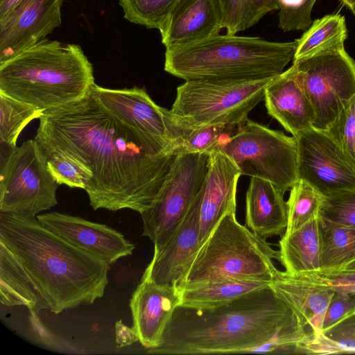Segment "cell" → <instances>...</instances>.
Instances as JSON below:
<instances>
[{"label":"cell","mask_w":355,"mask_h":355,"mask_svg":"<svg viewBox=\"0 0 355 355\" xmlns=\"http://www.w3.org/2000/svg\"><path fill=\"white\" fill-rule=\"evenodd\" d=\"M39 119L35 139L42 148L72 157L92 173L85 191L94 210L142 214L156 199L177 156L169 143L127 126L91 93Z\"/></svg>","instance_id":"obj_1"},{"label":"cell","mask_w":355,"mask_h":355,"mask_svg":"<svg viewBox=\"0 0 355 355\" xmlns=\"http://www.w3.org/2000/svg\"><path fill=\"white\" fill-rule=\"evenodd\" d=\"M299 322H303L269 286L211 309L178 306L159 345L147 352L249 353Z\"/></svg>","instance_id":"obj_2"},{"label":"cell","mask_w":355,"mask_h":355,"mask_svg":"<svg viewBox=\"0 0 355 355\" xmlns=\"http://www.w3.org/2000/svg\"><path fill=\"white\" fill-rule=\"evenodd\" d=\"M0 241L51 312L91 304L104 295L110 265L66 241L37 218L0 213Z\"/></svg>","instance_id":"obj_3"},{"label":"cell","mask_w":355,"mask_h":355,"mask_svg":"<svg viewBox=\"0 0 355 355\" xmlns=\"http://www.w3.org/2000/svg\"><path fill=\"white\" fill-rule=\"evenodd\" d=\"M94 70L79 45L44 39L0 64V92L44 112L90 94Z\"/></svg>","instance_id":"obj_4"},{"label":"cell","mask_w":355,"mask_h":355,"mask_svg":"<svg viewBox=\"0 0 355 355\" xmlns=\"http://www.w3.org/2000/svg\"><path fill=\"white\" fill-rule=\"evenodd\" d=\"M296 40L275 42L257 37L214 35L166 49L164 71L184 80H260L284 72L294 58Z\"/></svg>","instance_id":"obj_5"},{"label":"cell","mask_w":355,"mask_h":355,"mask_svg":"<svg viewBox=\"0 0 355 355\" xmlns=\"http://www.w3.org/2000/svg\"><path fill=\"white\" fill-rule=\"evenodd\" d=\"M273 259L278 250L228 213L199 248L178 288L223 279L272 282L279 272Z\"/></svg>","instance_id":"obj_6"},{"label":"cell","mask_w":355,"mask_h":355,"mask_svg":"<svg viewBox=\"0 0 355 355\" xmlns=\"http://www.w3.org/2000/svg\"><path fill=\"white\" fill-rule=\"evenodd\" d=\"M273 78L185 80L177 87L170 110L196 125L239 124L263 99L265 88Z\"/></svg>","instance_id":"obj_7"},{"label":"cell","mask_w":355,"mask_h":355,"mask_svg":"<svg viewBox=\"0 0 355 355\" xmlns=\"http://www.w3.org/2000/svg\"><path fill=\"white\" fill-rule=\"evenodd\" d=\"M219 151L234 162L241 175L268 180L284 193L299 180L295 137L249 119Z\"/></svg>","instance_id":"obj_8"},{"label":"cell","mask_w":355,"mask_h":355,"mask_svg":"<svg viewBox=\"0 0 355 355\" xmlns=\"http://www.w3.org/2000/svg\"><path fill=\"white\" fill-rule=\"evenodd\" d=\"M338 43L293 60L314 114L313 126L328 130L355 96V61Z\"/></svg>","instance_id":"obj_9"},{"label":"cell","mask_w":355,"mask_h":355,"mask_svg":"<svg viewBox=\"0 0 355 355\" xmlns=\"http://www.w3.org/2000/svg\"><path fill=\"white\" fill-rule=\"evenodd\" d=\"M58 185L35 139L1 155L0 213L34 218L58 204Z\"/></svg>","instance_id":"obj_10"},{"label":"cell","mask_w":355,"mask_h":355,"mask_svg":"<svg viewBox=\"0 0 355 355\" xmlns=\"http://www.w3.org/2000/svg\"><path fill=\"white\" fill-rule=\"evenodd\" d=\"M209 154L182 153L176 156L156 199L141 214L143 236L161 249L172 237L200 189L208 170Z\"/></svg>","instance_id":"obj_11"},{"label":"cell","mask_w":355,"mask_h":355,"mask_svg":"<svg viewBox=\"0 0 355 355\" xmlns=\"http://www.w3.org/2000/svg\"><path fill=\"white\" fill-rule=\"evenodd\" d=\"M295 137L299 179L324 196L355 189V164L327 131L312 126Z\"/></svg>","instance_id":"obj_12"},{"label":"cell","mask_w":355,"mask_h":355,"mask_svg":"<svg viewBox=\"0 0 355 355\" xmlns=\"http://www.w3.org/2000/svg\"><path fill=\"white\" fill-rule=\"evenodd\" d=\"M62 0H19L0 18V64L37 44L62 23Z\"/></svg>","instance_id":"obj_13"},{"label":"cell","mask_w":355,"mask_h":355,"mask_svg":"<svg viewBox=\"0 0 355 355\" xmlns=\"http://www.w3.org/2000/svg\"><path fill=\"white\" fill-rule=\"evenodd\" d=\"M42 225L109 265L132 254L135 245L119 232L80 217L50 212L37 216Z\"/></svg>","instance_id":"obj_14"},{"label":"cell","mask_w":355,"mask_h":355,"mask_svg":"<svg viewBox=\"0 0 355 355\" xmlns=\"http://www.w3.org/2000/svg\"><path fill=\"white\" fill-rule=\"evenodd\" d=\"M241 172L234 162L219 150L209 154L208 170L196 196L199 207V243L206 241L219 220L235 213L236 187Z\"/></svg>","instance_id":"obj_15"},{"label":"cell","mask_w":355,"mask_h":355,"mask_svg":"<svg viewBox=\"0 0 355 355\" xmlns=\"http://www.w3.org/2000/svg\"><path fill=\"white\" fill-rule=\"evenodd\" d=\"M270 286L311 329L314 338L322 334L326 311L336 294L329 279L319 272L289 275L279 271Z\"/></svg>","instance_id":"obj_16"},{"label":"cell","mask_w":355,"mask_h":355,"mask_svg":"<svg viewBox=\"0 0 355 355\" xmlns=\"http://www.w3.org/2000/svg\"><path fill=\"white\" fill-rule=\"evenodd\" d=\"M199 207L195 198L170 240L146 267L142 277L155 283L178 288L199 248Z\"/></svg>","instance_id":"obj_17"},{"label":"cell","mask_w":355,"mask_h":355,"mask_svg":"<svg viewBox=\"0 0 355 355\" xmlns=\"http://www.w3.org/2000/svg\"><path fill=\"white\" fill-rule=\"evenodd\" d=\"M180 304L178 288L159 285L141 277L132 295L130 308L132 327L142 346L157 347L174 310Z\"/></svg>","instance_id":"obj_18"},{"label":"cell","mask_w":355,"mask_h":355,"mask_svg":"<svg viewBox=\"0 0 355 355\" xmlns=\"http://www.w3.org/2000/svg\"><path fill=\"white\" fill-rule=\"evenodd\" d=\"M92 95L110 114L127 126L168 142L164 107L157 105L144 87L105 88L95 84Z\"/></svg>","instance_id":"obj_19"},{"label":"cell","mask_w":355,"mask_h":355,"mask_svg":"<svg viewBox=\"0 0 355 355\" xmlns=\"http://www.w3.org/2000/svg\"><path fill=\"white\" fill-rule=\"evenodd\" d=\"M222 13L217 0H178L159 29L166 49L219 34Z\"/></svg>","instance_id":"obj_20"},{"label":"cell","mask_w":355,"mask_h":355,"mask_svg":"<svg viewBox=\"0 0 355 355\" xmlns=\"http://www.w3.org/2000/svg\"><path fill=\"white\" fill-rule=\"evenodd\" d=\"M263 100L268 114L293 137L313 126V111L293 64L269 82Z\"/></svg>","instance_id":"obj_21"},{"label":"cell","mask_w":355,"mask_h":355,"mask_svg":"<svg viewBox=\"0 0 355 355\" xmlns=\"http://www.w3.org/2000/svg\"><path fill=\"white\" fill-rule=\"evenodd\" d=\"M245 224L264 239L282 236L287 226L284 193L268 180L250 177L245 196Z\"/></svg>","instance_id":"obj_22"},{"label":"cell","mask_w":355,"mask_h":355,"mask_svg":"<svg viewBox=\"0 0 355 355\" xmlns=\"http://www.w3.org/2000/svg\"><path fill=\"white\" fill-rule=\"evenodd\" d=\"M166 139L174 155L189 153H211L219 150L235 134L239 124L196 125L164 108Z\"/></svg>","instance_id":"obj_23"},{"label":"cell","mask_w":355,"mask_h":355,"mask_svg":"<svg viewBox=\"0 0 355 355\" xmlns=\"http://www.w3.org/2000/svg\"><path fill=\"white\" fill-rule=\"evenodd\" d=\"M320 214L279 241L278 261L289 275L320 272Z\"/></svg>","instance_id":"obj_24"},{"label":"cell","mask_w":355,"mask_h":355,"mask_svg":"<svg viewBox=\"0 0 355 355\" xmlns=\"http://www.w3.org/2000/svg\"><path fill=\"white\" fill-rule=\"evenodd\" d=\"M0 302L40 313L47 309L34 284L11 251L0 241Z\"/></svg>","instance_id":"obj_25"},{"label":"cell","mask_w":355,"mask_h":355,"mask_svg":"<svg viewBox=\"0 0 355 355\" xmlns=\"http://www.w3.org/2000/svg\"><path fill=\"white\" fill-rule=\"evenodd\" d=\"M271 282L223 279L180 289L179 306L211 309L229 303L250 292L270 286Z\"/></svg>","instance_id":"obj_26"},{"label":"cell","mask_w":355,"mask_h":355,"mask_svg":"<svg viewBox=\"0 0 355 355\" xmlns=\"http://www.w3.org/2000/svg\"><path fill=\"white\" fill-rule=\"evenodd\" d=\"M321 250L320 272L336 274L355 260V227L320 218Z\"/></svg>","instance_id":"obj_27"},{"label":"cell","mask_w":355,"mask_h":355,"mask_svg":"<svg viewBox=\"0 0 355 355\" xmlns=\"http://www.w3.org/2000/svg\"><path fill=\"white\" fill-rule=\"evenodd\" d=\"M347 37L345 18L340 14L315 19L299 39L293 60L308 56L320 49L345 43Z\"/></svg>","instance_id":"obj_28"},{"label":"cell","mask_w":355,"mask_h":355,"mask_svg":"<svg viewBox=\"0 0 355 355\" xmlns=\"http://www.w3.org/2000/svg\"><path fill=\"white\" fill-rule=\"evenodd\" d=\"M44 112L36 106L0 92V142L6 153L17 147L18 137L32 120Z\"/></svg>","instance_id":"obj_29"},{"label":"cell","mask_w":355,"mask_h":355,"mask_svg":"<svg viewBox=\"0 0 355 355\" xmlns=\"http://www.w3.org/2000/svg\"><path fill=\"white\" fill-rule=\"evenodd\" d=\"M324 198L319 191L299 179L290 189L287 204V226L285 232L300 228L320 214Z\"/></svg>","instance_id":"obj_30"},{"label":"cell","mask_w":355,"mask_h":355,"mask_svg":"<svg viewBox=\"0 0 355 355\" xmlns=\"http://www.w3.org/2000/svg\"><path fill=\"white\" fill-rule=\"evenodd\" d=\"M178 0H119L124 18L132 23L159 30Z\"/></svg>","instance_id":"obj_31"},{"label":"cell","mask_w":355,"mask_h":355,"mask_svg":"<svg viewBox=\"0 0 355 355\" xmlns=\"http://www.w3.org/2000/svg\"><path fill=\"white\" fill-rule=\"evenodd\" d=\"M44 151L48 168L59 185L65 184L70 188L85 189L92 179V173L87 168L62 152Z\"/></svg>","instance_id":"obj_32"},{"label":"cell","mask_w":355,"mask_h":355,"mask_svg":"<svg viewBox=\"0 0 355 355\" xmlns=\"http://www.w3.org/2000/svg\"><path fill=\"white\" fill-rule=\"evenodd\" d=\"M320 216L334 223L355 227V189L324 196Z\"/></svg>","instance_id":"obj_33"},{"label":"cell","mask_w":355,"mask_h":355,"mask_svg":"<svg viewBox=\"0 0 355 355\" xmlns=\"http://www.w3.org/2000/svg\"><path fill=\"white\" fill-rule=\"evenodd\" d=\"M327 131L355 164V96Z\"/></svg>","instance_id":"obj_34"},{"label":"cell","mask_w":355,"mask_h":355,"mask_svg":"<svg viewBox=\"0 0 355 355\" xmlns=\"http://www.w3.org/2000/svg\"><path fill=\"white\" fill-rule=\"evenodd\" d=\"M332 354L355 353V310L322 331Z\"/></svg>","instance_id":"obj_35"},{"label":"cell","mask_w":355,"mask_h":355,"mask_svg":"<svg viewBox=\"0 0 355 355\" xmlns=\"http://www.w3.org/2000/svg\"><path fill=\"white\" fill-rule=\"evenodd\" d=\"M317 0H304L303 3L293 10H279V28L284 32L306 31L312 24L311 12Z\"/></svg>","instance_id":"obj_36"},{"label":"cell","mask_w":355,"mask_h":355,"mask_svg":"<svg viewBox=\"0 0 355 355\" xmlns=\"http://www.w3.org/2000/svg\"><path fill=\"white\" fill-rule=\"evenodd\" d=\"M220 6L223 28H226L227 34L236 35L244 31L245 15V0H217Z\"/></svg>","instance_id":"obj_37"},{"label":"cell","mask_w":355,"mask_h":355,"mask_svg":"<svg viewBox=\"0 0 355 355\" xmlns=\"http://www.w3.org/2000/svg\"><path fill=\"white\" fill-rule=\"evenodd\" d=\"M355 310V295L336 293L326 311L322 331Z\"/></svg>","instance_id":"obj_38"},{"label":"cell","mask_w":355,"mask_h":355,"mask_svg":"<svg viewBox=\"0 0 355 355\" xmlns=\"http://www.w3.org/2000/svg\"><path fill=\"white\" fill-rule=\"evenodd\" d=\"M30 311V325L31 329L34 335L35 339L41 344L50 349L55 350H67L69 348L67 347V341H63L62 339L58 337L56 335L51 333L46 327L42 323V321L38 318V313Z\"/></svg>","instance_id":"obj_39"},{"label":"cell","mask_w":355,"mask_h":355,"mask_svg":"<svg viewBox=\"0 0 355 355\" xmlns=\"http://www.w3.org/2000/svg\"><path fill=\"white\" fill-rule=\"evenodd\" d=\"M278 9V0H245V30L259 22L267 13Z\"/></svg>","instance_id":"obj_40"},{"label":"cell","mask_w":355,"mask_h":355,"mask_svg":"<svg viewBox=\"0 0 355 355\" xmlns=\"http://www.w3.org/2000/svg\"><path fill=\"white\" fill-rule=\"evenodd\" d=\"M323 275L334 285L336 293L355 295V272H342Z\"/></svg>","instance_id":"obj_41"},{"label":"cell","mask_w":355,"mask_h":355,"mask_svg":"<svg viewBox=\"0 0 355 355\" xmlns=\"http://www.w3.org/2000/svg\"><path fill=\"white\" fill-rule=\"evenodd\" d=\"M115 337L118 347L131 345L139 341V337L135 328L125 325L121 320L115 323Z\"/></svg>","instance_id":"obj_42"},{"label":"cell","mask_w":355,"mask_h":355,"mask_svg":"<svg viewBox=\"0 0 355 355\" xmlns=\"http://www.w3.org/2000/svg\"><path fill=\"white\" fill-rule=\"evenodd\" d=\"M279 10H293L298 8L304 0H278Z\"/></svg>","instance_id":"obj_43"},{"label":"cell","mask_w":355,"mask_h":355,"mask_svg":"<svg viewBox=\"0 0 355 355\" xmlns=\"http://www.w3.org/2000/svg\"><path fill=\"white\" fill-rule=\"evenodd\" d=\"M19 0H0V18L5 16Z\"/></svg>","instance_id":"obj_44"},{"label":"cell","mask_w":355,"mask_h":355,"mask_svg":"<svg viewBox=\"0 0 355 355\" xmlns=\"http://www.w3.org/2000/svg\"><path fill=\"white\" fill-rule=\"evenodd\" d=\"M355 272V260L347 264L340 272Z\"/></svg>","instance_id":"obj_45"},{"label":"cell","mask_w":355,"mask_h":355,"mask_svg":"<svg viewBox=\"0 0 355 355\" xmlns=\"http://www.w3.org/2000/svg\"><path fill=\"white\" fill-rule=\"evenodd\" d=\"M343 4L348 7L349 9L355 6V0H340Z\"/></svg>","instance_id":"obj_46"},{"label":"cell","mask_w":355,"mask_h":355,"mask_svg":"<svg viewBox=\"0 0 355 355\" xmlns=\"http://www.w3.org/2000/svg\"><path fill=\"white\" fill-rule=\"evenodd\" d=\"M350 10L352 12V13H353V15H354V16L355 17V6L352 8Z\"/></svg>","instance_id":"obj_47"}]
</instances>
